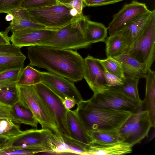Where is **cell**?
I'll return each instance as SVG.
<instances>
[{
  "mask_svg": "<svg viewBox=\"0 0 155 155\" xmlns=\"http://www.w3.org/2000/svg\"><path fill=\"white\" fill-rule=\"evenodd\" d=\"M27 49L29 65L44 68L73 82L83 78L84 59L76 51L38 45Z\"/></svg>",
  "mask_w": 155,
  "mask_h": 155,
  "instance_id": "6da1fadb",
  "label": "cell"
},
{
  "mask_svg": "<svg viewBox=\"0 0 155 155\" xmlns=\"http://www.w3.org/2000/svg\"><path fill=\"white\" fill-rule=\"evenodd\" d=\"M77 114L88 133L118 130L132 113L95 107L88 100L77 104Z\"/></svg>",
  "mask_w": 155,
  "mask_h": 155,
  "instance_id": "7a4b0ae2",
  "label": "cell"
},
{
  "mask_svg": "<svg viewBox=\"0 0 155 155\" xmlns=\"http://www.w3.org/2000/svg\"><path fill=\"white\" fill-rule=\"evenodd\" d=\"M63 140L61 136L57 135L49 129H31L23 131L14 137L8 148L30 149L40 152L57 153Z\"/></svg>",
  "mask_w": 155,
  "mask_h": 155,
  "instance_id": "3957f363",
  "label": "cell"
},
{
  "mask_svg": "<svg viewBox=\"0 0 155 155\" xmlns=\"http://www.w3.org/2000/svg\"><path fill=\"white\" fill-rule=\"evenodd\" d=\"M32 21L46 28L58 29L81 18L74 9L59 3L52 6L27 9Z\"/></svg>",
  "mask_w": 155,
  "mask_h": 155,
  "instance_id": "277c9868",
  "label": "cell"
},
{
  "mask_svg": "<svg viewBox=\"0 0 155 155\" xmlns=\"http://www.w3.org/2000/svg\"><path fill=\"white\" fill-rule=\"evenodd\" d=\"M17 88L19 101L32 112L42 128L61 136L54 117L38 94L35 86H17Z\"/></svg>",
  "mask_w": 155,
  "mask_h": 155,
  "instance_id": "5b68a950",
  "label": "cell"
},
{
  "mask_svg": "<svg viewBox=\"0 0 155 155\" xmlns=\"http://www.w3.org/2000/svg\"><path fill=\"white\" fill-rule=\"evenodd\" d=\"M124 54H129L142 65L146 74L155 59V10L139 37L127 48Z\"/></svg>",
  "mask_w": 155,
  "mask_h": 155,
  "instance_id": "8992f818",
  "label": "cell"
},
{
  "mask_svg": "<svg viewBox=\"0 0 155 155\" xmlns=\"http://www.w3.org/2000/svg\"><path fill=\"white\" fill-rule=\"evenodd\" d=\"M85 16L58 29L52 35L38 45L77 50L89 47L92 44L86 39L83 29Z\"/></svg>",
  "mask_w": 155,
  "mask_h": 155,
  "instance_id": "52a82bcc",
  "label": "cell"
},
{
  "mask_svg": "<svg viewBox=\"0 0 155 155\" xmlns=\"http://www.w3.org/2000/svg\"><path fill=\"white\" fill-rule=\"evenodd\" d=\"M95 107L133 113L144 102L131 99L119 88L118 86L107 87L102 91L94 93L89 100Z\"/></svg>",
  "mask_w": 155,
  "mask_h": 155,
  "instance_id": "ba28073f",
  "label": "cell"
},
{
  "mask_svg": "<svg viewBox=\"0 0 155 155\" xmlns=\"http://www.w3.org/2000/svg\"><path fill=\"white\" fill-rule=\"evenodd\" d=\"M143 104L131 113L118 130L120 140L132 147L147 137L152 127L147 111L143 109Z\"/></svg>",
  "mask_w": 155,
  "mask_h": 155,
  "instance_id": "9c48e42d",
  "label": "cell"
},
{
  "mask_svg": "<svg viewBox=\"0 0 155 155\" xmlns=\"http://www.w3.org/2000/svg\"><path fill=\"white\" fill-rule=\"evenodd\" d=\"M35 86L38 94L54 117L61 135L71 137L67 121V109L63 104L64 100L42 82Z\"/></svg>",
  "mask_w": 155,
  "mask_h": 155,
  "instance_id": "30bf717a",
  "label": "cell"
},
{
  "mask_svg": "<svg viewBox=\"0 0 155 155\" xmlns=\"http://www.w3.org/2000/svg\"><path fill=\"white\" fill-rule=\"evenodd\" d=\"M149 11L145 4L137 1L125 4L114 15L112 21L109 24L107 28L110 35L121 31L133 20Z\"/></svg>",
  "mask_w": 155,
  "mask_h": 155,
  "instance_id": "8fae6325",
  "label": "cell"
},
{
  "mask_svg": "<svg viewBox=\"0 0 155 155\" xmlns=\"http://www.w3.org/2000/svg\"><path fill=\"white\" fill-rule=\"evenodd\" d=\"M41 73L42 82L64 100L72 99L76 104L83 100L73 82L50 72H41Z\"/></svg>",
  "mask_w": 155,
  "mask_h": 155,
  "instance_id": "7c38bea8",
  "label": "cell"
},
{
  "mask_svg": "<svg viewBox=\"0 0 155 155\" xmlns=\"http://www.w3.org/2000/svg\"><path fill=\"white\" fill-rule=\"evenodd\" d=\"M58 29L28 28L12 31L10 40L21 48L38 45L53 35Z\"/></svg>",
  "mask_w": 155,
  "mask_h": 155,
  "instance_id": "4fadbf2b",
  "label": "cell"
},
{
  "mask_svg": "<svg viewBox=\"0 0 155 155\" xmlns=\"http://www.w3.org/2000/svg\"><path fill=\"white\" fill-rule=\"evenodd\" d=\"M84 59L83 78L94 93L100 92L107 88L104 70L98 58L88 55Z\"/></svg>",
  "mask_w": 155,
  "mask_h": 155,
  "instance_id": "5bb4252c",
  "label": "cell"
},
{
  "mask_svg": "<svg viewBox=\"0 0 155 155\" xmlns=\"http://www.w3.org/2000/svg\"><path fill=\"white\" fill-rule=\"evenodd\" d=\"M21 48L11 43L0 45V72L12 68H23L26 57Z\"/></svg>",
  "mask_w": 155,
  "mask_h": 155,
  "instance_id": "9a60e30c",
  "label": "cell"
},
{
  "mask_svg": "<svg viewBox=\"0 0 155 155\" xmlns=\"http://www.w3.org/2000/svg\"><path fill=\"white\" fill-rule=\"evenodd\" d=\"M132 147L122 141L110 143L93 141L88 147L87 155H120L130 153Z\"/></svg>",
  "mask_w": 155,
  "mask_h": 155,
  "instance_id": "2e32d148",
  "label": "cell"
},
{
  "mask_svg": "<svg viewBox=\"0 0 155 155\" xmlns=\"http://www.w3.org/2000/svg\"><path fill=\"white\" fill-rule=\"evenodd\" d=\"M66 117L71 138L88 145L93 142L92 139L80 119L75 110H67Z\"/></svg>",
  "mask_w": 155,
  "mask_h": 155,
  "instance_id": "e0dca14e",
  "label": "cell"
},
{
  "mask_svg": "<svg viewBox=\"0 0 155 155\" xmlns=\"http://www.w3.org/2000/svg\"><path fill=\"white\" fill-rule=\"evenodd\" d=\"M152 13V11L150 10L133 20L120 31L126 41L128 47L142 33L148 23Z\"/></svg>",
  "mask_w": 155,
  "mask_h": 155,
  "instance_id": "ac0fdd59",
  "label": "cell"
},
{
  "mask_svg": "<svg viewBox=\"0 0 155 155\" xmlns=\"http://www.w3.org/2000/svg\"><path fill=\"white\" fill-rule=\"evenodd\" d=\"M83 29L86 40L91 44L105 42L107 35L108 28L103 24L90 20L85 16Z\"/></svg>",
  "mask_w": 155,
  "mask_h": 155,
  "instance_id": "d6986e66",
  "label": "cell"
},
{
  "mask_svg": "<svg viewBox=\"0 0 155 155\" xmlns=\"http://www.w3.org/2000/svg\"><path fill=\"white\" fill-rule=\"evenodd\" d=\"M121 64L125 78L141 79L145 78L142 64L137 60L126 54L114 57Z\"/></svg>",
  "mask_w": 155,
  "mask_h": 155,
  "instance_id": "ffe728a7",
  "label": "cell"
},
{
  "mask_svg": "<svg viewBox=\"0 0 155 155\" xmlns=\"http://www.w3.org/2000/svg\"><path fill=\"white\" fill-rule=\"evenodd\" d=\"M145 98L146 110L151 120L152 127L155 125V72L150 68L146 73Z\"/></svg>",
  "mask_w": 155,
  "mask_h": 155,
  "instance_id": "44dd1931",
  "label": "cell"
},
{
  "mask_svg": "<svg viewBox=\"0 0 155 155\" xmlns=\"http://www.w3.org/2000/svg\"><path fill=\"white\" fill-rule=\"evenodd\" d=\"M11 120L14 123L37 127L38 122L35 115L19 101L11 107Z\"/></svg>",
  "mask_w": 155,
  "mask_h": 155,
  "instance_id": "7402d4cb",
  "label": "cell"
},
{
  "mask_svg": "<svg viewBox=\"0 0 155 155\" xmlns=\"http://www.w3.org/2000/svg\"><path fill=\"white\" fill-rule=\"evenodd\" d=\"M107 57H114L124 54L128 45L120 32L110 35L105 41Z\"/></svg>",
  "mask_w": 155,
  "mask_h": 155,
  "instance_id": "603a6c76",
  "label": "cell"
},
{
  "mask_svg": "<svg viewBox=\"0 0 155 155\" xmlns=\"http://www.w3.org/2000/svg\"><path fill=\"white\" fill-rule=\"evenodd\" d=\"M41 82V71L28 65L22 69L17 86L35 85Z\"/></svg>",
  "mask_w": 155,
  "mask_h": 155,
  "instance_id": "cb8c5ba5",
  "label": "cell"
},
{
  "mask_svg": "<svg viewBox=\"0 0 155 155\" xmlns=\"http://www.w3.org/2000/svg\"><path fill=\"white\" fill-rule=\"evenodd\" d=\"M94 142L102 143H113L121 141L118 130H98L88 133Z\"/></svg>",
  "mask_w": 155,
  "mask_h": 155,
  "instance_id": "d4e9b609",
  "label": "cell"
},
{
  "mask_svg": "<svg viewBox=\"0 0 155 155\" xmlns=\"http://www.w3.org/2000/svg\"><path fill=\"white\" fill-rule=\"evenodd\" d=\"M22 69L12 68L0 72V88L16 86Z\"/></svg>",
  "mask_w": 155,
  "mask_h": 155,
  "instance_id": "484cf974",
  "label": "cell"
},
{
  "mask_svg": "<svg viewBox=\"0 0 155 155\" xmlns=\"http://www.w3.org/2000/svg\"><path fill=\"white\" fill-rule=\"evenodd\" d=\"M139 79L125 78L123 84L118 86L120 90L126 95L133 100L140 101L138 85Z\"/></svg>",
  "mask_w": 155,
  "mask_h": 155,
  "instance_id": "4316f807",
  "label": "cell"
},
{
  "mask_svg": "<svg viewBox=\"0 0 155 155\" xmlns=\"http://www.w3.org/2000/svg\"><path fill=\"white\" fill-rule=\"evenodd\" d=\"M98 59L104 71L117 76L123 80L125 79L122 65L117 59L111 57L103 59Z\"/></svg>",
  "mask_w": 155,
  "mask_h": 155,
  "instance_id": "83f0119b",
  "label": "cell"
},
{
  "mask_svg": "<svg viewBox=\"0 0 155 155\" xmlns=\"http://www.w3.org/2000/svg\"><path fill=\"white\" fill-rule=\"evenodd\" d=\"M19 101L17 86L1 88L0 103L12 107Z\"/></svg>",
  "mask_w": 155,
  "mask_h": 155,
  "instance_id": "f1b7e54d",
  "label": "cell"
},
{
  "mask_svg": "<svg viewBox=\"0 0 155 155\" xmlns=\"http://www.w3.org/2000/svg\"><path fill=\"white\" fill-rule=\"evenodd\" d=\"M28 28H46L44 26L32 21L30 19L21 18L13 19L9 26L4 31L8 35L9 32L11 31Z\"/></svg>",
  "mask_w": 155,
  "mask_h": 155,
  "instance_id": "f546056e",
  "label": "cell"
},
{
  "mask_svg": "<svg viewBox=\"0 0 155 155\" xmlns=\"http://www.w3.org/2000/svg\"><path fill=\"white\" fill-rule=\"evenodd\" d=\"M22 131L19 126L14 124L11 119L0 120V134L14 137Z\"/></svg>",
  "mask_w": 155,
  "mask_h": 155,
  "instance_id": "4dcf8cb0",
  "label": "cell"
},
{
  "mask_svg": "<svg viewBox=\"0 0 155 155\" xmlns=\"http://www.w3.org/2000/svg\"><path fill=\"white\" fill-rule=\"evenodd\" d=\"M59 3L58 0H25L20 7L26 9H33L52 6Z\"/></svg>",
  "mask_w": 155,
  "mask_h": 155,
  "instance_id": "1f68e13d",
  "label": "cell"
},
{
  "mask_svg": "<svg viewBox=\"0 0 155 155\" xmlns=\"http://www.w3.org/2000/svg\"><path fill=\"white\" fill-rule=\"evenodd\" d=\"M25 0H0V13L9 14L20 7Z\"/></svg>",
  "mask_w": 155,
  "mask_h": 155,
  "instance_id": "d6a6232c",
  "label": "cell"
},
{
  "mask_svg": "<svg viewBox=\"0 0 155 155\" xmlns=\"http://www.w3.org/2000/svg\"><path fill=\"white\" fill-rule=\"evenodd\" d=\"M104 75L107 87L118 86L123 84L124 80L117 76L104 71Z\"/></svg>",
  "mask_w": 155,
  "mask_h": 155,
  "instance_id": "836d02e7",
  "label": "cell"
},
{
  "mask_svg": "<svg viewBox=\"0 0 155 155\" xmlns=\"http://www.w3.org/2000/svg\"><path fill=\"white\" fill-rule=\"evenodd\" d=\"M123 0H83L84 7H97L113 4Z\"/></svg>",
  "mask_w": 155,
  "mask_h": 155,
  "instance_id": "e575fe53",
  "label": "cell"
},
{
  "mask_svg": "<svg viewBox=\"0 0 155 155\" xmlns=\"http://www.w3.org/2000/svg\"><path fill=\"white\" fill-rule=\"evenodd\" d=\"M3 152L4 155H32L40 153L38 151L26 149H12L7 148Z\"/></svg>",
  "mask_w": 155,
  "mask_h": 155,
  "instance_id": "d590c367",
  "label": "cell"
},
{
  "mask_svg": "<svg viewBox=\"0 0 155 155\" xmlns=\"http://www.w3.org/2000/svg\"><path fill=\"white\" fill-rule=\"evenodd\" d=\"M64 4L75 10L79 15H83L82 10L83 8L85 7L84 5L83 0H72Z\"/></svg>",
  "mask_w": 155,
  "mask_h": 155,
  "instance_id": "8d00e7d4",
  "label": "cell"
},
{
  "mask_svg": "<svg viewBox=\"0 0 155 155\" xmlns=\"http://www.w3.org/2000/svg\"><path fill=\"white\" fill-rule=\"evenodd\" d=\"M11 107L0 103V120L11 119Z\"/></svg>",
  "mask_w": 155,
  "mask_h": 155,
  "instance_id": "74e56055",
  "label": "cell"
},
{
  "mask_svg": "<svg viewBox=\"0 0 155 155\" xmlns=\"http://www.w3.org/2000/svg\"><path fill=\"white\" fill-rule=\"evenodd\" d=\"M14 137L0 134V151L8 148L10 142Z\"/></svg>",
  "mask_w": 155,
  "mask_h": 155,
  "instance_id": "f35d334b",
  "label": "cell"
},
{
  "mask_svg": "<svg viewBox=\"0 0 155 155\" xmlns=\"http://www.w3.org/2000/svg\"><path fill=\"white\" fill-rule=\"evenodd\" d=\"M10 38L4 31H0V45L10 44Z\"/></svg>",
  "mask_w": 155,
  "mask_h": 155,
  "instance_id": "ab89813d",
  "label": "cell"
},
{
  "mask_svg": "<svg viewBox=\"0 0 155 155\" xmlns=\"http://www.w3.org/2000/svg\"><path fill=\"white\" fill-rule=\"evenodd\" d=\"M63 104L65 108L67 110H70L74 107L76 104L74 100L70 98L64 99L63 101Z\"/></svg>",
  "mask_w": 155,
  "mask_h": 155,
  "instance_id": "60d3db41",
  "label": "cell"
},
{
  "mask_svg": "<svg viewBox=\"0 0 155 155\" xmlns=\"http://www.w3.org/2000/svg\"><path fill=\"white\" fill-rule=\"evenodd\" d=\"M13 18V15L11 13L7 14L5 17V20L7 21H12Z\"/></svg>",
  "mask_w": 155,
  "mask_h": 155,
  "instance_id": "b9f144b4",
  "label": "cell"
},
{
  "mask_svg": "<svg viewBox=\"0 0 155 155\" xmlns=\"http://www.w3.org/2000/svg\"><path fill=\"white\" fill-rule=\"evenodd\" d=\"M59 2L62 4H65L72 0H58Z\"/></svg>",
  "mask_w": 155,
  "mask_h": 155,
  "instance_id": "7bdbcfd3",
  "label": "cell"
},
{
  "mask_svg": "<svg viewBox=\"0 0 155 155\" xmlns=\"http://www.w3.org/2000/svg\"><path fill=\"white\" fill-rule=\"evenodd\" d=\"M4 155L2 151H0V155Z\"/></svg>",
  "mask_w": 155,
  "mask_h": 155,
  "instance_id": "ee69618b",
  "label": "cell"
},
{
  "mask_svg": "<svg viewBox=\"0 0 155 155\" xmlns=\"http://www.w3.org/2000/svg\"><path fill=\"white\" fill-rule=\"evenodd\" d=\"M0 90H1V88H0Z\"/></svg>",
  "mask_w": 155,
  "mask_h": 155,
  "instance_id": "f6af8a7d",
  "label": "cell"
},
{
  "mask_svg": "<svg viewBox=\"0 0 155 155\" xmlns=\"http://www.w3.org/2000/svg\"></svg>",
  "mask_w": 155,
  "mask_h": 155,
  "instance_id": "bcb514c9",
  "label": "cell"
}]
</instances>
